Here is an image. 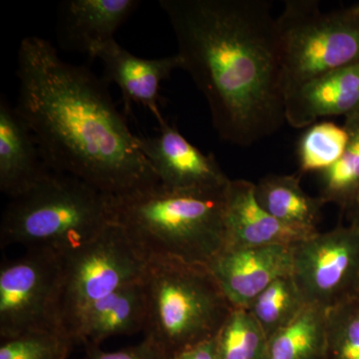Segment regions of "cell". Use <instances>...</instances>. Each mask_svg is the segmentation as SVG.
I'll list each match as a JSON object with an SVG mask.
<instances>
[{
  "mask_svg": "<svg viewBox=\"0 0 359 359\" xmlns=\"http://www.w3.org/2000/svg\"><path fill=\"white\" fill-rule=\"evenodd\" d=\"M146 320L147 297L142 280L125 285L92 304L82 314L72 337L76 344L100 346L109 337L144 332Z\"/></svg>",
  "mask_w": 359,
  "mask_h": 359,
  "instance_id": "cell-17",
  "label": "cell"
},
{
  "mask_svg": "<svg viewBox=\"0 0 359 359\" xmlns=\"http://www.w3.org/2000/svg\"><path fill=\"white\" fill-rule=\"evenodd\" d=\"M148 264L126 231L113 222L86 244L63 255V330L73 339L86 309L125 285L144 280Z\"/></svg>",
  "mask_w": 359,
  "mask_h": 359,
  "instance_id": "cell-7",
  "label": "cell"
},
{
  "mask_svg": "<svg viewBox=\"0 0 359 359\" xmlns=\"http://www.w3.org/2000/svg\"><path fill=\"white\" fill-rule=\"evenodd\" d=\"M292 276L309 304L328 309L358 297L359 230L351 224L294 245Z\"/></svg>",
  "mask_w": 359,
  "mask_h": 359,
  "instance_id": "cell-9",
  "label": "cell"
},
{
  "mask_svg": "<svg viewBox=\"0 0 359 359\" xmlns=\"http://www.w3.org/2000/svg\"><path fill=\"white\" fill-rule=\"evenodd\" d=\"M61 297L62 255L28 250L18 259L4 262L0 266L1 340L29 332H65Z\"/></svg>",
  "mask_w": 359,
  "mask_h": 359,
  "instance_id": "cell-8",
  "label": "cell"
},
{
  "mask_svg": "<svg viewBox=\"0 0 359 359\" xmlns=\"http://www.w3.org/2000/svg\"><path fill=\"white\" fill-rule=\"evenodd\" d=\"M226 188L173 190L158 183L110 196L111 222L126 231L148 261L172 259L207 266L224 244Z\"/></svg>",
  "mask_w": 359,
  "mask_h": 359,
  "instance_id": "cell-3",
  "label": "cell"
},
{
  "mask_svg": "<svg viewBox=\"0 0 359 359\" xmlns=\"http://www.w3.org/2000/svg\"><path fill=\"white\" fill-rule=\"evenodd\" d=\"M110 222L109 195L83 180L51 171L7 205L0 240L2 247L18 245L63 256L86 244Z\"/></svg>",
  "mask_w": 359,
  "mask_h": 359,
  "instance_id": "cell-4",
  "label": "cell"
},
{
  "mask_svg": "<svg viewBox=\"0 0 359 359\" xmlns=\"http://www.w3.org/2000/svg\"><path fill=\"white\" fill-rule=\"evenodd\" d=\"M74 344L65 332H29L2 339L0 359H67Z\"/></svg>",
  "mask_w": 359,
  "mask_h": 359,
  "instance_id": "cell-25",
  "label": "cell"
},
{
  "mask_svg": "<svg viewBox=\"0 0 359 359\" xmlns=\"http://www.w3.org/2000/svg\"><path fill=\"white\" fill-rule=\"evenodd\" d=\"M327 359H359V297L327 309Z\"/></svg>",
  "mask_w": 359,
  "mask_h": 359,
  "instance_id": "cell-24",
  "label": "cell"
},
{
  "mask_svg": "<svg viewBox=\"0 0 359 359\" xmlns=\"http://www.w3.org/2000/svg\"><path fill=\"white\" fill-rule=\"evenodd\" d=\"M136 0H66L59 6L58 39L66 49L91 54L136 11Z\"/></svg>",
  "mask_w": 359,
  "mask_h": 359,
  "instance_id": "cell-16",
  "label": "cell"
},
{
  "mask_svg": "<svg viewBox=\"0 0 359 359\" xmlns=\"http://www.w3.org/2000/svg\"><path fill=\"white\" fill-rule=\"evenodd\" d=\"M18 77L15 109L52 172L109 196L159 183L136 135L91 71L66 62L47 40L28 36L18 51Z\"/></svg>",
  "mask_w": 359,
  "mask_h": 359,
  "instance_id": "cell-2",
  "label": "cell"
},
{
  "mask_svg": "<svg viewBox=\"0 0 359 359\" xmlns=\"http://www.w3.org/2000/svg\"><path fill=\"white\" fill-rule=\"evenodd\" d=\"M327 309L309 304L268 339L266 359H327Z\"/></svg>",
  "mask_w": 359,
  "mask_h": 359,
  "instance_id": "cell-19",
  "label": "cell"
},
{
  "mask_svg": "<svg viewBox=\"0 0 359 359\" xmlns=\"http://www.w3.org/2000/svg\"><path fill=\"white\" fill-rule=\"evenodd\" d=\"M217 344L219 359H266L268 337L247 309H233Z\"/></svg>",
  "mask_w": 359,
  "mask_h": 359,
  "instance_id": "cell-23",
  "label": "cell"
},
{
  "mask_svg": "<svg viewBox=\"0 0 359 359\" xmlns=\"http://www.w3.org/2000/svg\"><path fill=\"white\" fill-rule=\"evenodd\" d=\"M145 339L168 359L214 339L233 308L205 264L149 259Z\"/></svg>",
  "mask_w": 359,
  "mask_h": 359,
  "instance_id": "cell-5",
  "label": "cell"
},
{
  "mask_svg": "<svg viewBox=\"0 0 359 359\" xmlns=\"http://www.w3.org/2000/svg\"><path fill=\"white\" fill-rule=\"evenodd\" d=\"M217 337L189 347L185 351L175 354L170 359H219Z\"/></svg>",
  "mask_w": 359,
  "mask_h": 359,
  "instance_id": "cell-27",
  "label": "cell"
},
{
  "mask_svg": "<svg viewBox=\"0 0 359 359\" xmlns=\"http://www.w3.org/2000/svg\"><path fill=\"white\" fill-rule=\"evenodd\" d=\"M259 205L280 223L294 230L318 233L325 202L304 192L295 175H268L255 184Z\"/></svg>",
  "mask_w": 359,
  "mask_h": 359,
  "instance_id": "cell-18",
  "label": "cell"
},
{
  "mask_svg": "<svg viewBox=\"0 0 359 359\" xmlns=\"http://www.w3.org/2000/svg\"><path fill=\"white\" fill-rule=\"evenodd\" d=\"M276 26L285 94L359 61V11L353 6L323 13L318 1L289 0Z\"/></svg>",
  "mask_w": 359,
  "mask_h": 359,
  "instance_id": "cell-6",
  "label": "cell"
},
{
  "mask_svg": "<svg viewBox=\"0 0 359 359\" xmlns=\"http://www.w3.org/2000/svg\"><path fill=\"white\" fill-rule=\"evenodd\" d=\"M348 141L341 158L320 174V197L347 212L359 196V112L346 116Z\"/></svg>",
  "mask_w": 359,
  "mask_h": 359,
  "instance_id": "cell-20",
  "label": "cell"
},
{
  "mask_svg": "<svg viewBox=\"0 0 359 359\" xmlns=\"http://www.w3.org/2000/svg\"><path fill=\"white\" fill-rule=\"evenodd\" d=\"M159 129L157 136H137V144L161 185L184 191L226 188L230 179L214 156L201 152L166 120Z\"/></svg>",
  "mask_w": 359,
  "mask_h": 359,
  "instance_id": "cell-10",
  "label": "cell"
},
{
  "mask_svg": "<svg viewBox=\"0 0 359 359\" xmlns=\"http://www.w3.org/2000/svg\"><path fill=\"white\" fill-rule=\"evenodd\" d=\"M89 57L102 61L105 79L121 90L127 110L133 103L141 104L152 112L158 124L164 121L159 109L160 85L174 70L182 69L178 54L156 59L138 57L111 39L94 47Z\"/></svg>",
  "mask_w": 359,
  "mask_h": 359,
  "instance_id": "cell-13",
  "label": "cell"
},
{
  "mask_svg": "<svg viewBox=\"0 0 359 359\" xmlns=\"http://www.w3.org/2000/svg\"><path fill=\"white\" fill-rule=\"evenodd\" d=\"M358 297H359V290H358Z\"/></svg>",
  "mask_w": 359,
  "mask_h": 359,
  "instance_id": "cell-30",
  "label": "cell"
},
{
  "mask_svg": "<svg viewBox=\"0 0 359 359\" xmlns=\"http://www.w3.org/2000/svg\"><path fill=\"white\" fill-rule=\"evenodd\" d=\"M88 359H168L150 340L144 339L140 344L116 351H104L99 346L87 344Z\"/></svg>",
  "mask_w": 359,
  "mask_h": 359,
  "instance_id": "cell-26",
  "label": "cell"
},
{
  "mask_svg": "<svg viewBox=\"0 0 359 359\" xmlns=\"http://www.w3.org/2000/svg\"><path fill=\"white\" fill-rule=\"evenodd\" d=\"M347 214H348L349 221H351L349 224L359 230V196L353 205H351V209L347 211Z\"/></svg>",
  "mask_w": 359,
  "mask_h": 359,
  "instance_id": "cell-28",
  "label": "cell"
},
{
  "mask_svg": "<svg viewBox=\"0 0 359 359\" xmlns=\"http://www.w3.org/2000/svg\"><path fill=\"white\" fill-rule=\"evenodd\" d=\"M182 69L204 95L219 138L249 147L285 122L276 18L266 0H160Z\"/></svg>",
  "mask_w": 359,
  "mask_h": 359,
  "instance_id": "cell-1",
  "label": "cell"
},
{
  "mask_svg": "<svg viewBox=\"0 0 359 359\" xmlns=\"http://www.w3.org/2000/svg\"><path fill=\"white\" fill-rule=\"evenodd\" d=\"M348 134L346 127L334 122L314 123L297 144L299 173H323L341 158Z\"/></svg>",
  "mask_w": 359,
  "mask_h": 359,
  "instance_id": "cell-22",
  "label": "cell"
},
{
  "mask_svg": "<svg viewBox=\"0 0 359 359\" xmlns=\"http://www.w3.org/2000/svg\"><path fill=\"white\" fill-rule=\"evenodd\" d=\"M294 245L250 249L223 248L207 268L233 309L250 302L280 276L292 275Z\"/></svg>",
  "mask_w": 359,
  "mask_h": 359,
  "instance_id": "cell-11",
  "label": "cell"
},
{
  "mask_svg": "<svg viewBox=\"0 0 359 359\" xmlns=\"http://www.w3.org/2000/svg\"><path fill=\"white\" fill-rule=\"evenodd\" d=\"M359 112V61L313 78L285 92V122L304 128L321 117Z\"/></svg>",
  "mask_w": 359,
  "mask_h": 359,
  "instance_id": "cell-14",
  "label": "cell"
},
{
  "mask_svg": "<svg viewBox=\"0 0 359 359\" xmlns=\"http://www.w3.org/2000/svg\"><path fill=\"white\" fill-rule=\"evenodd\" d=\"M224 229L223 248L229 249L292 245L313 236L273 218L257 202L255 184L247 180H230L226 186Z\"/></svg>",
  "mask_w": 359,
  "mask_h": 359,
  "instance_id": "cell-12",
  "label": "cell"
},
{
  "mask_svg": "<svg viewBox=\"0 0 359 359\" xmlns=\"http://www.w3.org/2000/svg\"><path fill=\"white\" fill-rule=\"evenodd\" d=\"M309 306L292 275L280 276L247 309L266 337L289 325Z\"/></svg>",
  "mask_w": 359,
  "mask_h": 359,
  "instance_id": "cell-21",
  "label": "cell"
},
{
  "mask_svg": "<svg viewBox=\"0 0 359 359\" xmlns=\"http://www.w3.org/2000/svg\"><path fill=\"white\" fill-rule=\"evenodd\" d=\"M51 170L25 120L0 101V190L11 199L27 192Z\"/></svg>",
  "mask_w": 359,
  "mask_h": 359,
  "instance_id": "cell-15",
  "label": "cell"
},
{
  "mask_svg": "<svg viewBox=\"0 0 359 359\" xmlns=\"http://www.w3.org/2000/svg\"><path fill=\"white\" fill-rule=\"evenodd\" d=\"M353 6L355 7V8L358 9V11H359V4H355V6Z\"/></svg>",
  "mask_w": 359,
  "mask_h": 359,
  "instance_id": "cell-29",
  "label": "cell"
}]
</instances>
